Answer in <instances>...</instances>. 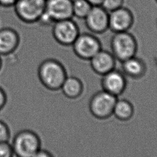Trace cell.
Instances as JSON below:
<instances>
[{
    "instance_id": "7402d4cb",
    "label": "cell",
    "mask_w": 157,
    "mask_h": 157,
    "mask_svg": "<svg viewBox=\"0 0 157 157\" xmlns=\"http://www.w3.org/2000/svg\"><path fill=\"white\" fill-rule=\"evenodd\" d=\"M7 102V96L4 90L0 86V111L6 106Z\"/></svg>"
},
{
    "instance_id": "484cf974",
    "label": "cell",
    "mask_w": 157,
    "mask_h": 157,
    "mask_svg": "<svg viewBox=\"0 0 157 157\" xmlns=\"http://www.w3.org/2000/svg\"><path fill=\"white\" fill-rule=\"evenodd\" d=\"M2 58H1V56L0 55V71L2 68Z\"/></svg>"
},
{
    "instance_id": "ba28073f",
    "label": "cell",
    "mask_w": 157,
    "mask_h": 157,
    "mask_svg": "<svg viewBox=\"0 0 157 157\" xmlns=\"http://www.w3.org/2000/svg\"><path fill=\"white\" fill-rule=\"evenodd\" d=\"M84 20L86 28L93 34H103L109 28V12L101 6H93Z\"/></svg>"
},
{
    "instance_id": "4fadbf2b",
    "label": "cell",
    "mask_w": 157,
    "mask_h": 157,
    "mask_svg": "<svg viewBox=\"0 0 157 157\" xmlns=\"http://www.w3.org/2000/svg\"><path fill=\"white\" fill-rule=\"evenodd\" d=\"M20 37L13 28L6 27L0 29V55L8 56L14 53L18 47Z\"/></svg>"
},
{
    "instance_id": "9c48e42d",
    "label": "cell",
    "mask_w": 157,
    "mask_h": 157,
    "mask_svg": "<svg viewBox=\"0 0 157 157\" xmlns=\"http://www.w3.org/2000/svg\"><path fill=\"white\" fill-rule=\"evenodd\" d=\"M134 18L132 10L123 6L109 12V29L113 33L129 31L134 23Z\"/></svg>"
},
{
    "instance_id": "8fae6325",
    "label": "cell",
    "mask_w": 157,
    "mask_h": 157,
    "mask_svg": "<svg viewBox=\"0 0 157 157\" xmlns=\"http://www.w3.org/2000/svg\"><path fill=\"white\" fill-rule=\"evenodd\" d=\"M45 12L54 22L72 18V0H46Z\"/></svg>"
},
{
    "instance_id": "6da1fadb",
    "label": "cell",
    "mask_w": 157,
    "mask_h": 157,
    "mask_svg": "<svg viewBox=\"0 0 157 157\" xmlns=\"http://www.w3.org/2000/svg\"><path fill=\"white\" fill-rule=\"evenodd\" d=\"M37 75L42 85L52 91L60 90L67 77L63 64L59 61L48 58L44 60L37 69Z\"/></svg>"
},
{
    "instance_id": "d4e9b609",
    "label": "cell",
    "mask_w": 157,
    "mask_h": 157,
    "mask_svg": "<svg viewBox=\"0 0 157 157\" xmlns=\"http://www.w3.org/2000/svg\"><path fill=\"white\" fill-rule=\"evenodd\" d=\"M92 6H101L102 0H86Z\"/></svg>"
},
{
    "instance_id": "ac0fdd59",
    "label": "cell",
    "mask_w": 157,
    "mask_h": 157,
    "mask_svg": "<svg viewBox=\"0 0 157 157\" xmlns=\"http://www.w3.org/2000/svg\"><path fill=\"white\" fill-rule=\"evenodd\" d=\"M124 0H102L101 6L108 12H111L124 6Z\"/></svg>"
},
{
    "instance_id": "ffe728a7",
    "label": "cell",
    "mask_w": 157,
    "mask_h": 157,
    "mask_svg": "<svg viewBox=\"0 0 157 157\" xmlns=\"http://www.w3.org/2000/svg\"><path fill=\"white\" fill-rule=\"evenodd\" d=\"M13 152L9 142H0V157H13Z\"/></svg>"
},
{
    "instance_id": "83f0119b",
    "label": "cell",
    "mask_w": 157,
    "mask_h": 157,
    "mask_svg": "<svg viewBox=\"0 0 157 157\" xmlns=\"http://www.w3.org/2000/svg\"><path fill=\"white\" fill-rule=\"evenodd\" d=\"M156 26H157V21H156Z\"/></svg>"
},
{
    "instance_id": "30bf717a",
    "label": "cell",
    "mask_w": 157,
    "mask_h": 157,
    "mask_svg": "<svg viewBox=\"0 0 157 157\" xmlns=\"http://www.w3.org/2000/svg\"><path fill=\"white\" fill-rule=\"evenodd\" d=\"M102 76L103 90L117 97L125 90L127 82L122 72L114 69Z\"/></svg>"
},
{
    "instance_id": "cb8c5ba5",
    "label": "cell",
    "mask_w": 157,
    "mask_h": 157,
    "mask_svg": "<svg viewBox=\"0 0 157 157\" xmlns=\"http://www.w3.org/2000/svg\"><path fill=\"white\" fill-rule=\"evenodd\" d=\"M18 0H0V6L4 7H13Z\"/></svg>"
},
{
    "instance_id": "44dd1931",
    "label": "cell",
    "mask_w": 157,
    "mask_h": 157,
    "mask_svg": "<svg viewBox=\"0 0 157 157\" xmlns=\"http://www.w3.org/2000/svg\"><path fill=\"white\" fill-rule=\"evenodd\" d=\"M37 23H40L42 25H47H47L53 24L54 21L52 19V18L50 17V15L45 11L44 13L41 15V17L39 18Z\"/></svg>"
},
{
    "instance_id": "52a82bcc",
    "label": "cell",
    "mask_w": 157,
    "mask_h": 157,
    "mask_svg": "<svg viewBox=\"0 0 157 157\" xmlns=\"http://www.w3.org/2000/svg\"><path fill=\"white\" fill-rule=\"evenodd\" d=\"M52 33L54 39L59 44L72 46L80 33L77 23L72 18H69L55 21Z\"/></svg>"
},
{
    "instance_id": "9a60e30c",
    "label": "cell",
    "mask_w": 157,
    "mask_h": 157,
    "mask_svg": "<svg viewBox=\"0 0 157 157\" xmlns=\"http://www.w3.org/2000/svg\"><path fill=\"white\" fill-rule=\"evenodd\" d=\"M83 83L77 77H66L60 90L63 94L69 99H76L83 93Z\"/></svg>"
},
{
    "instance_id": "603a6c76",
    "label": "cell",
    "mask_w": 157,
    "mask_h": 157,
    "mask_svg": "<svg viewBox=\"0 0 157 157\" xmlns=\"http://www.w3.org/2000/svg\"><path fill=\"white\" fill-rule=\"evenodd\" d=\"M32 157H54V156L50 151L45 149L40 148Z\"/></svg>"
},
{
    "instance_id": "7c38bea8",
    "label": "cell",
    "mask_w": 157,
    "mask_h": 157,
    "mask_svg": "<svg viewBox=\"0 0 157 157\" xmlns=\"http://www.w3.org/2000/svg\"><path fill=\"white\" fill-rule=\"evenodd\" d=\"M90 62L93 71L99 75H103L115 69L116 59L111 52L101 49Z\"/></svg>"
},
{
    "instance_id": "5b68a950",
    "label": "cell",
    "mask_w": 157,
    "mask_h": 157,
    "mask_svg": "<svg viewBox=\"0 0 157 157\" xmlns=\"http://www.w3.org/2000/svg\"><path fill=\"white\" fill-rule=\"evenodd\" d=\"M46 0H18L14 5L17 17L28 24L37 23L45 11Z\"/></svg>"
},
{
    "instance_id": "2e32d148",
    "label": "cell",
    "mask_w": 157,
    "mask_h": 157,
    "mask_svg": "<svg viewBox=\"0 0 157 157\" xmlns=\"http://www.w3.org/2000/svg\"><path fill=\"white\" fill-rule=\"evenodd\" d=\"M134 108L132 104L127 99H117L113 107L112 116L118 120L127 121L134 115Z\"/></svg>"
},
{
    "instance_id": "277c9868",
    "label": "cell",
    "mask_w": 157,
    "mask_h": 157,
    "mask_svg": "<svg viewBox=\"0 0 157 157\" xmlns=\"http://www.w3.org/2000/svg\"><path fill=\"white\" fill-rule=\"evenodd\" d=\"M117 98L104 90L97 92L90 100L88 104L90 112L97 119H106L111 117Z\"/></svg>"
},
{
    "instance_id": "4316f807",
    "label": "cell",
    "mask_w": 157,
    "mask_h": 157,
    "mask_svg": "<svg viewBox=\"0 0 157 157\" xmlns=\"http://www.w3.org/2000/svg\"><path fill=\"white\" fill-rule=\"evenodd\" d=\"M155 1H156V2L157 3V0H155Z\"/></svg>"
},
{
    "instance_id": "d6986e66",
    "label": "cell",
    "mask_w": 157,
    "mask_h": 157,
    "mask_svg": "<svg viewBox=\"0 0 157 157\" xmlns=\"http://www.w3.org/2000/svg\"><path fill=\"white\" fill-rule=\"evenodd\" d=\"M11 137L10 130L7 124L0 120V142H9Z\"/></svg>"
},
{
    "instance_id": "8992f818",
    "label": "cell",
    "mask_w": 157,
    "mask_h": 157,
    "mask_svg": "<svg viewBox=\"0 0 157 157\" xmlns=\"http://www.w3.org/2000/svg\"><path fill=\"white\" fill-rule=\"evenodd\" d=\"M72 47L78 58L88 61L102 49V44L98 37L88 33H80Z\"/></svg>"
},
{
    "instance_id": "3957f363",
    "label": "cell",
    "mask_w": 157,
    "mask_h": 157,
    "mask_svg": "<svg viewBox=\"0 0 157 157\" xmlns=\"http://www.w3.org/2000/svg\"><path fill=\"white\" fill-rule=\"evenodd\" d=\"M110 44L111 53L121 62L136 56L138 49L136 37L129 31L113 33Z\"/></svg>"
},
{
    "instance_id": "5bb4252c",
    "label": "cell",
    "mask_w": 157,
    "mask_h": 157,
    "mask_svg": "<svg viewBox=\"0 0 157 157\" xmlns=\"http://www.w3.org/2000/svg\"><path fill=\"white\" fill-rule=\"evenodd\" d=\"M122 71L131 78H140L146 71L145 64L143 60L136 56L121 62Z\"/></svg>"
},
{
    "instance_id": "e0dca14e",
    "label": "cell",
    "mask_w": 157,
    "mask_h": 157,
    "mask_svg": "<svg viewBox=\"0 0 157 157\" xmlns=\"http://www.w3.org/2000/svg\"><path fill=\"white\" fill-rule=\"evenodd\" d=\"M92 6L86 0H72L73 17L84 20Z\"/></svg>"
},
{
    "instance_id": "7a4b0ae2",
    "label": "cell",
    "mask_w": 157,
    "mask_h": 157,
    "mask_svg": "<svg viewBox=\"0 0 157 157\" xmlns=\"http://www.w3.org/2000/svg\"><path fill=\"white\" fill-rule=\"evenodd\" d=\"M16 157H32L41 148V139L34 131L26 129L18 131L10 144Z\"/></svg>"
}]
</instances>
